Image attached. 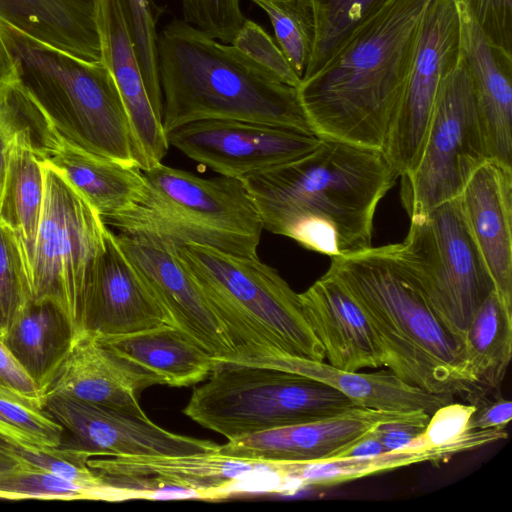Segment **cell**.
Here are the masks:
<instances>
[{
    "mask_svg": "<svg viewBox=\"0 0 512 512\" xmlns=\"http://www.w3.org/2000/svg\"><path fill=\"white\" fill-rule=\"evenodd\" d=\"M166 136L169 146L188 158L221 176L240 180L296 160L320 142L313 133L234 119L194 121Z\"/></svg>",
    "mask_w": 512,
    "mask_h": 512,
    "instance_id": "obj_14",
    "label": "cell"
},
{
    "mask_svg": "<svg viewBox=\"0 0 512 512\" xmlns=\"http://www.w3.org/2000/svg\"><path fill=\"white\" fill-rule=\"evenodd\" d=\"M475 407L473 404L448 403L438 408L415 442L427 446H440L453 442L467 431V423ZM414 443V444H415Z\"/></svg>",
    "mask_w": 512,
    "mask_h": 512,
    "instance_id": "obj_43",
    "label": "cell"
},
{
    "mask_svg": "<svg viewBox=\"0 0 512 512\" xmlns=\"http://www.w3.org/2000/svg\"><path fill=\"white\" fill-rule=\"evenodd\" d=\"M269 17L278 46L302 77L309 65L316 35L315 16L308 0H251Z\"/></svg>",
    "mask_w": 512,
    "mask_h": 512,
    "instance_id": "obj_34",
    "label": "cell"
},
{
    "mask_svg": "<svg viewBox=\"0 0 512 512\" xmlns=\"http://www.w3.org/2000/svg\"><path fill=\"white\" fill-rule=\"evenodd\" d=\"M387 452L374 429L333 458L371 457Z\"/></svg>",
    "mask_w": 512,
    "mask_h": 512,
    "instance_id": "obj_47",
    "label": "cell"
},
{
    "mask_svg": "<svg viewBox=\"0 0 512 512\" xmlns=\"http://www.w3.org/2000/svg\"><path fill=\"white\" fill-rule=\"evenodd\" d=\"M354 403L314 378L270 367L220 363L183 413L228 441L336 415Z\"/></svg>",
    "mask_w": 512,
    "mask_h": 512,
    "instance_id": "obj_8",
    "label": "cell"
},
{
    "mask_svg": "<svg viewBox=\"0 0 512 512\" xmlns=\"http://www.w3.org/2000/svg\"><path fill=\"white\" fill-rule=\"evenodd\" d=\"M0 383L30 406L44 409L40 388L0 339Z\"/></svg>",
    "mask_w": 512,
    "mask_h": 512,
    "instance_id": "obj_44",
    "label": "cell"
},
{
    "mask_svg": "<svg viewBox=\"0 0 512 512\" xmlns=\"http://www.w3.org/2000/svg\"><path fill=\"white\" fill-rule=\"evenodd\" d=\"M116 238L174 325L220 363L240 365L220 323L176 252L122 234H116Z\"/></svg>",
    "mask_w": 512,
    "mask_h": 512,
    "instance_id": "obj_19",
    "label": "cell"
},
{
    "mask_svg": "<svg viewBox=\"0 0 512 512\" xmlns=\"http://www.w3.org/2000/svg\"><path fill=\"white\" fill-rule=\"evenodd\" d=\"M465 347L472 373L480 386L496 390L503 381L512 355V311L492 291L473 316Z\"/></svg>",
    "mask_w": 512,
    "mask_h": 512,
    "instance_id": "obj_31",
    "label": "cell"
},
{
    "mask_svg": "<svg viewBox=\"0 0 512 512\" xmlns=\"http://www.w3.org/2000/svg\"><path fill=\"white\" fill-rule=\"evenodd\" d=\"M98 0H0V21L46 45L101 61Z\"/></svg>",
    "mask_w": 512,
    "mask_h": 512,
    "instance_id": "obj_25",
    "label": "cell"
},
{
    "mask_svg": "<svg viewBox=\"0 0 512 512\" xmlns=\"http://www.w3.org/2000/svg\"><path fill=\"white\" fill-rule=\"evenodd\" d=\"M0 499L122 501L131 496L111 485L90 486L44 470L19 466L0 475Z\"/></svg>",
    "mask_w": 512,
    "mask_h": 512,
    "instance_id": "obj_32",
    "label": "cell"
},
{
    "mask_svg": "<svg viewBox=\"0 0 512 512\" xmlns=\"http://www.w3.org/2000/svg\"><path fill=\"white\" fill-rule=\"evenodd\" d=\"M43 198V162L24 137L15 135L8 146L7 172L0 197V222L20 239L27 265L36 241Z\"/></svg>",
    "mask_w": 512,
    "mask_h": 512,
    "instance_id": "obj_30",
    "label": "cell"
},
{
    "mask_svg": "<svg viewBox=\"0 0 512 512\" xmlns=\"http://www.w3.org/2000/svg\"><path fill=\"white\" fill-rule=\"evenodd\" d=\"M88 468L131 498L216 499L245 491L252 480L283 491L280 462H261L216 452L176 456L90 457Z\"/></svg>",
    "mask_w": 512,
    "mask_h": 512,
    "instance_id": "obj_12",
    "label": "cell"
},
{
    "mask_svg": "<svg viewBox=\"0 0 512 512\" xmlns=\"http://www.w3.org/2000/svg\"><path fill=\"white\" fill-rule=\"evenodd\" d=\"M43 162L56 168L102 218L129 209L145 190L142 170L87 153L63 140Z\"/></svg>",
    "mask_w": 512,
    "mask_h": 512,
    "instance_id": "obj_27",
    "label": "cell"
},
{
    "mask_svg": "<svg viewBox=\"0 0 512 512\" xmlns=\"http://www.w3.org/2000/svg\"><path fill=\"white\" fill-rule=\"evenodd\" d=\"M0 396H3V397H7V398H11V399H14V400H17V401H20L24 404H28L26 403L23 399H21L18 395H16L15 393H13L12 391H10L8 388H6L5 386H3L1 383H0ZM29 405V404H28ZM30 406V405H29Z\"/></svg>",
    "mask_w": 512,
    "mask_h": 512,
    "instance_id": "obj_51",
    "label": "cell"
},
{
    "mask_svg": "<svg viewBox=\"0 0 512 512\" xmlns=\"http://www.w3.org/2000/svg\"><path fill=\"white\" fill-rule=\"evenodd\" d=\"M458 198L495 292L512 311V166L485 159L471 173Z\"/></svg>",
    "mask_w": 512,
    "mask_h": 512,
    "instance_id": "obj_20",
    "label": "cell"
},
{
    "mask_svg": "<svg viewBox=\"0 0 512 512\" xmlns=\"http://www.w3.org/2000/svg\"><path fill=\"white\" fill-rule=\"evenodd\" d=\"M287 371L299 373L337 389L355 406L385 411H424L432 415L454 397L411 385L391 370L373 373L343 371L324 361L291 357Z\"/></svg>",
    "mask_w": 512,
    "mask_h": 512,
    "instance_id": "obj_28",
    "label": "cell"
},
{
    "mask_svg": "<svg viewBox=\"0 0 512 512\" xmlns=\"http://www.w3.org/2000/svg\"><path fill=\"white\" fill-rule=\"evenodd\" d=\"M308 1L315 16L316 35L313 53L302 79L322 69L352 32L385 0Z\"/></svg>",
    "mask_w": 512,
    "mask_h": 512,
    "instance_id": "obj_33",
    "label": "cell"
},
{
    "mask_svg": "<svg viewBox=\"0 0 512 512\" xmlns=\"http://www.w3.org/2000/svg\"><path fill=\"white\" fill-rule=\"evenodd\" d=\"M101 61L117 86L145 170L162 163L169 144L150 101L120 0H98Z\"/></svg>",
    "mask_w": 512,
    "mask_h": 512,
    "instance_id": "obj_22",
    "label": "cell"
},
{
    "mask_svg": "<svg viewBox=\"0 0 512 512\" xmlns=\"http://www.w3.org/2000/svg\"><path fill=\"white\" fill-rule=\"evenodd\" d=\"M31 302L28 265L17 235L0 222V339Z\"/></svg>",
    "mask_w": 512,
    "mask_h": 512,
    "instance_id": "obj_37",
    "label": "cell"
},
{
    "mask_svg": "<svg viewBox=\"0 0 512 512\" xmlns=\"http://www.w3.org/2000/svg\"><path fill=\"white\" fill-rule=\"evenodd\" d=\"M428 422L398 421L374 429L385 450L396 451L413 445L422 435Z\"/></svg>",
    "mask_w": 512,
    "mask_h": 512,
    "instance_id": "obj_46",
    "label": "cell"
},
{
    "mask_svg": "<svg viewBox=\"0 0 512 512\" xmlns=\"http://www.w3.org/2000/svg\"><path fill=\"white\" fill-rule=\"evenodd\" d=\"M16 79V69L3 37L0 33V91Z\"/></svg>",
    "mask_w": 512,
    "mask_h": 512,
    "instance_id": "obj_48",
    "label": "cell"
},
{
    "mask_svg": "<svg viewBox=\"0 0 512 512\" xmlns=\"http://www.w3.org/2000/svg\"><path fill=\"white\" fill-rule=\"evenodd\" d=\"M44 198L28 259L31 302H50L81 331L85 289L109 230L99 213L53 166L43 162Z\"/></svg>",
    "mask_w": 512,
    "mask_h": 512,
    "instance_id": "obj_9",
    "label": "cell"
},
{
    "mask_svg": "<svg viewBox=\"0 0 512 512\" xmlns=\"http://www.w3.org/2000/svg\"><path fill=\"white\" fill-rule=\"evenodd\" d=\"M399 251L426 299L456 333L465 332L476 311L495 291L469 233L459 198L410 219Z\"/></svg>",
    "mask_w": 512,
    "mask_h": 512,
    "instance_id": "obj_10",
    "label": "cell"
},
{
    "mask_svg": "<svg viewBox=\"0 0 512 512\" xmlns=\"http://www.w3.org/2000/svg\"><path fill=\"white\" fill-rule=\"evenodd\" d=\"M507 437L504 428L474 430L440 446L415 443L401 450L371 457L283 462V468L288 492L307 487L333 486L418 463L445 461L456 454L476 450Z\"/></svg>",
    "mask_w": 512,
    "mask_h": 512,
    "instance_id": "obj_24",
    "label": "cell"
},
{
    "mask_svg": "<svg viewBox=\"0 0 512 512\" xmlns=\"http://www.w3.org/2000/svg\"><path fill=\"white\" fill-rule=\"evenodd\" d=\"M8 139L0 132V197L2 194L7 165H8Z\"/></svg>",
    "mask_w": 512,
    "mask_h": 512,
    "instance_id": "obj_49",
    "label": "cell"
},
{
    "mask_svg": "<svg viewBox=\"0 0 512 512\" xmlns=\"http://www.w3.org/2000/svg\"><path fill=\"white\" fill-rule=\"evenodd\" d=\"M44 410L73 435V441L63 444L88 451L92 457L176 456L219 448L212 441L169 432L148 417L69 397H46Z\"/></svg>",
    "mask_w": 512,
    "mask_h": 512,
    "instance_id": "obj_15",
    "label": "cell"
},
{
    "mask_svg": "<svg viewBox=\"0 0 512 512\" xmlns=\"http://www.w3.org/2000/svg\"><path fill=\"white\" fill-rule=\"evenodd\" d=\"M138 202L102 218L122 235L176 252L200 245L240 256H257L263 224L242 180L201 178L163 163L143 171Z\"/></svg>",
    "mask_w": 512,
    "mask_h": 512,
    "instance_id": "obj_7",
    "label": "cell"
},
{
    "mask_svg": "<svg viewBox=\"0 0 512 512\" xmlns=\"http://www.w3.org/2000/svg\"><path fill=\"white\" fill-rule=\"evenodd\" d=\"M98 339L117 354L156 373L172 387H187L208 378L220 364L175 325L164 324L132 334Z\"/></svg>",
    "mask_w": 512,
    "mask_h": 512,
    "instance_id": "obj_26",
    "label": "cell"
},
{
    "mask_svg": "<svg viewBox=\"0 0 512 512\" xmlns=\"http://www.w3.org/2000/svg\"><path fill=\"white\" fill-rule=\"evenodd\" d=\"M335 277L370 322L385 367L405 382L435 394L471 401L477 384L465 347L430 305L397 244L370 246L330 258Z\"/></svg>",
    "mask_w": 512,
    "mask_h": 512,
    "instance_id": "obj_3",
    "label": "cell"
},
{
    "mask_svg": "<svg viewBox=\"0 0 512 512\" xmlns=\"http://www.w3.org/2000/svg\"><path fill=\"white\" fill-rule=\"evenodd\" d=\"M120 4L140 63L150 101L161 119L162 91L158 72V33L156 31L161 10L157 8L152 0H120Z\"/></svg>",
    "mask_w": 512,
    "mask_h": 512,
    "instance_id": "obj_38",
    "label": "cell"
},
{
    "mask_svg": "<svg viewBox=\"0 0 512 512\" xmlns=\"http://www.w3.org/2000/svg\"><path fill=\"white\" fill-rule=\"evenodd\" d=\"M397 179L383 151L320 138L306 155L242 182L263 229L332 258L372 246L377 206Z\"/></svg>",
    "mask_w": 512,
    "mask_h": 512,
    "instance_id": "obj_1",
    "label": "cell"
},
{
    "mask_svg": "<svg viewBox=\"0 0 512 512\" xmlns=\"http://www.w3.org/2000/svg\"><path fill=\"white\" fill-rule=\"evenodd\" d=\"M21 466L14 459L0 453V475L10 472Z\"/></svg>",
    "mask_w": 512,
    "mask_h": 512,
    "instance_id": "obj_50",
    "label": "cell"
},
{
    "mask_svg": "<svg viewBox=\"0 0 512 512\" xmlns=\"http://www.w3.org/2000/svg\"><path fill=\"white\" fill-rule=\"evenodd\" d=\"M456 4L487 158L512 166V55L486 39L464 0Z\"/></svg>",
    "mask_w": 512,
    "mask_h": 512,
    "instance_id": "obj_23",
    "label": "cell"
},
{
    "mask_svg": "<svg viewBox=\"0 0 512 512\" xmlns=\"http://www.w3.org/2000/svg\"><path fill=\"white\" fill-rule=\"evenodd\" d=\"M0 132L24 137L42 162L62 140L17 78L0 91Z\"/></svg>",
    "mask_w": 512,
    "mask_h": 512,
    "instance_id": "obj_35",
    "label": "cell"
},
{
    "mask_svg": "<svg viewBox=\"0 0 512 512\" xmlns=\"http://www.w3.org/2000/svg\"><path fill=\"white\" fill-rule=\"evenodd\" d=\"M424 411H385L354 406L312 422L243 436L219 445L218 453L261 462H306L333 458L376 427L398 421L428 422Z\"/></svg>",
    "mask_w": 512,
    "mask_h": 512,
    "instance_id": "obj_16",
    "label": "cell"
},
{
    "mask_svg": "<svg viewBox=\"0 0 512 512\" xmlns=\"http://www.w3.org/2000/svg\"><path fill=\"white\" fill-rule=\"evenodd\" d=\"M230 44L283 83L299 87L301 77L273 38L253 20H244Z\"/></svg>",
    "mask_w": 512,
    "mask_h": 512,
    "instance_id": "obj_40",
    "label": "cell"
},
{
    "mask_svg": "<svg viewBox=\"0 0 512 512\" xmlns=\"http://www.w3.org/2000/svg\"><path fill=\"white\" fill-rule=\"evenodd\" d=\"M460 59L456 0H432L421 22L412 66L384 149L398 178L416 165L442 81Z\"/></svg>",
    "mask_w": 512,
    "mask_h": 512,
    "instance_id": "obj_13",
    "label": "cell"
},
{
    "mask_svg": "<svg viewBox=\"0 0 512 512\" xmlns=\"http://www.w3.org/2000/svg\"><path fill=\"white\" fill-rule=\"evenodd\" d=\"M481 393L470 402L475 409L467 423V431L489 428H504L512 419V403L500 394L493 398Z\"/></svg>",
    "mask_w": 512,
    "mask_h": 512,
    "instance_id": "obj_45",
    "label": "cell"
},
{
    "mask_svg": "<svg viewBox=\"0 0 512 512\" xmlns=\"http://www.w3.org/2000/svg\"><path fill=\"white\" fill-rule=\"evenodd\" d=\"M157 62L165 133L194 121L234 119L315 134L297 88L184 20L158 34Z\"/></svg>",
    "mask_w": 512,
    "mask_h": 512,
    "instance_id": "obj_4",
    "label": "cell"
},
{
    "mask_svg": "<svg viewBox=\"0 0 512 512\" xmlns=\"http://www.w3.org/2000/svg\"><path fill=\"white\" fill-rule=\"evenodd\" d=\"M73 330L50 302H29L2 339L41 390L66 354Z\"/></svg>",
    "mask_w": 512,
    "mask_h": 512,
    "instance_id": "obj_29",
    "label": "cell"
},
{
    "mask_svg": "<svg viewBox=\"0 0 512 512\" xmlns=\"http://www.w3.org/2000/svg\"><path fill=\"white\" fill-rule=\"evenodd\" d=\"M486 39L512 55V0H464Z\"/></svg>",
    "mask_w": 512,
    "mask_h": 512,
    "instance_id": "obj_42",
    "label": "cell"
},
{
    "mask_svg": "<svg viewBox=\"0 0 512 512\" xmlns=\"http://www.w3.org/2000/svg\"><path fill=\"white\" fill-rule=\"evenodd\" d=\"M432 0H385L314 75L299 98L319 138L384 152Z\"/></svg>",
    "mask_w": 512,
    "mask_h": 512,
    "instance_id": "obj_2",
    "label": "cell"
},
{
    "mask_svg": "<svg viewBox=\"0 0 512 512\" xmlns=\"http://www.w3.org/2000/svg\"><path fill=\"white\" fill-rule=\"evenodd\" d=\"M0 453L26 468L44 470L70 480L90 485H109L87 466L88 451L61 444L57 448L30 445L0 434Z\"/></svg>",
    "mask_w": 512,
    "mask_h": 512,
    "instance_id": "obj_36",
    "label": "cell"
},
{
    "mask_svg": "<svg viewBox=\"0 0 512 512\" xmlns=\"http://www.w3.org/2000/svg\"><path fill=\"white\" fill-rule=\"evenodd\" d=\"M184 21L222 42L231 43L246 19L240 0H181Z\"/></svg>",
    "mask_w": 512,
    "mask_h": 512,
    "instance_id": "obj_41",
    "label": "cell"
},
{
    "mask_svg": "<svg viewBox=\"0 0 512 512\" xmlns=\"http://www.w3.org/2000/svg\"><path fill=\"white\" fill-rule=\"evenodd\" d=\"M153 385L165 382L156 373L114 352L96 335L80 331L73 335L42 396L69 397L146 418L137 396Z\"/></svg>",
    "mask_w": 512,
    "mask_h": 512,
    "instance_id": "obj_17",
    "label": "cell"
},
{
    "mask_svg": "<svg viewBox=\"0 0 512 512\" xmlns=\"http://www.w3.org/2000/svg\"><path fill=\"white\" fill-rule=\"evenodd\" d=\"M0 33L18 82L63 141L145 170L121 96L102 61L80 59L2 21Z\"/></svg>",
    "mask_w": 512,
    "mask_h": 512,
    "instance_id": "obj_6",
    "label": "cell"
},
{
    "mask_svg": "<svg viewBox=\"0 0 512 512\" xmlns=\"http://www.w3.org/2000/svg\"><path fill=\"white\" fill-rule=\"evenodd\" d=\"M485 159L473 86L461 55L442 81L418 161L400 177L401 203L410 219L457 198Z\"/></svg>",
    "mask_w": 512,
    "mask_h": 512,
    "instance_id": "obj_11",
    "label": "cell"
},
{
    "mask_svg": "<svg viewBox=\"0 0 512 512\" xmlns=\"http://www.w3.org/2000/svg\"><path fill=\"white\" fill-rule=\"evenodd\" d=\"M0 434L38 447L57 448L64 428L44 409L0 396Z\"/></svg>",
    "mask_w": 512,
    "mask_h": 512,
    "instance_id": "obj_39",
    "label": "cell"
},
{
    "mask_svg": "<svg viewBox=\"0 0 512 512\" xmlns=\"http://www.w3.org/2000/svg\"><path fill=\"white\" fill-rule=\"evenodd\" d=\"M164 324L174 325L109 229L85 289L81 331L117 337Z\"/></svg>",
    "mask_w": 512,
    "mask_h": 512,
    "instance_id": "obj_18",
    "label": "cell"
},
{
    "mask_svg": "<svg viewBox=\"0 0 512 512\" xmlns=\"http://www.w3.org/2000/svg\"><path fill=\"white\" fill-rule=\"evenodd\" d=\"M299 299L329 365L350 372L385 366L384 352L370 322L335 277L325 272L299 293Z\"/></svg>",
    "mask_w": 512,
    "mask_h": 512,
    "instance_id": "obj_21",
    "label": "cell"
},
{
    "mask_svg": "<svg viewBox=\"0 0 512 512\" xmlns=\"http://www.w3.org/2000/svg\"><path fill=\"white\" fill-rule=\"evenodd\" d=\"M176 254L220 323L240 365L286 370L291 356L324 361L299 294L258 256L200 245Z\"/></svg>",
    "mask_w": 512,
    "mask_h": 512,
    "instance_id": "obj_5",
    "label": "cell"
}]
</instances>
